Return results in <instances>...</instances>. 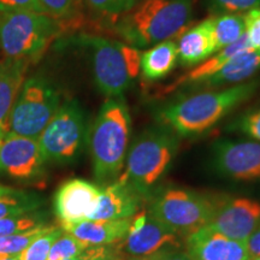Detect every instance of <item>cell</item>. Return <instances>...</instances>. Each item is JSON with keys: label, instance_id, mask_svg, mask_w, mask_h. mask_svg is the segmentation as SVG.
<instances>
[{"label": "cell", "instance_id": "obj_3", "mask_svg": "<svg viewBox=\"0 0 260 260\" xmlns=\"http://www.w3.org/2000/svg\"><path fill=\"white\" fill-rule=\"evenodd\" d=\"M132 118L124 98H107L100 107L89 139L94 176L99 182L118 178L125 164Z\"/></svg>", "mask_w": 260, "mask_h": 260}, {"label": "cell", "instance_id": "obj_35", "mask_svg": "<svg viewBox=\"0 0 260 260\" xmlns=\"http://www.w3.org/2000/svg\"><path fill=\"white\" fill-rule=\"evenodd\" d=\"M135 260H191L187 253L172 248H162L152 254L135 258Z\"/></svg>", "mask_w": 260, "mask_h": 260}, {"label": "cell", "instance_id": "obj_32", "mask_svg": "<svg viewBox=\"0 0 260 260\" xmlns=\"http://www.w3.org/2000/svg\"><path fill=\"white\" fill-rule=\"evenodd\" d=\"M41 12L59 21L76 11L80 0H38Z\"/></svg>", "mask_w": 260, "mask_h": 260}, {"label": "cell", "instance_id": "obj_38", "mask_svg": "<svg viewBox=\"0 0 260 260\" xmlns=\"http://www.w3.org/2000/svg\"><path fill=\"white\" fill-rule=\"evenodd\" d=\"M16 189L11 187H6V186H2L0 184V197H3V195H6V194H10V193H14Z\"/></svg>", "mask_w": 260, "mask_h": 260}, {"label": "cell", "instance_id": "obj_11", "mask_svg": "<svg viewBox=\"0 0 260 260\" xmlns=\"http://www.w3.org/2000/svg\"><path fill=\"white\" fill-rule=\"evenodd\" d=\"M45 164L38 139L6 133L0 146V172L16 180H31L40 176Z\"/></svg>", "mask_w": 260, "mask_h": 260}, {"label": "cell", "instance_id": "obj_18", "mask_svg": "<svg viewBox=\"0 0 260 260\" xmlns=\"http://www.w3.org/2000/svg\"><path fill=\"white\" fill-rule=\"evenodd\" d=\"M130 222L132 218L117 220L88 219L73 225L63 226V230L70 233L89 248L121 242L128 233Z\"/></svg>", "mask_w": 260, "mask_h": 260}, {"label": "cell", "instance_id": "obj_28", "mask_svg": "<svg viewBox=\"0 0 260 260\" xmlns=\"http://www.w3.org/2000/svg\"><path fill=\"white\" fill-rule=\"evenodd\" d=\"M42 219L35 213H23L0 219V237L12 235L42 225Z\"/></svg>", "mask_w": 260, "mask_h": 260}, {"label": "cell", "instance_id": "obj_10", "mask_svg": "<svg viewBox=\"0 0 260 260\" xmlns=\"http://www.w3.org/2000/svg\"><path fill=\"white\" fill-rule=\"evenodd\" d=\"M213 164L233 180H260V141L219 140L213 146Z\"/></svg>", "mask_w": 260, "mask_h": 260}, {"label": "cell", "instance_id": "obj_34", "mask_svg": "<svg viewBox=\"0 0 260 260\" xmlns=\"http://www.w3.org/2000/svg\"><path fill=\"white\" fill-rule=\"evenodd\" d=\"M15 10H34L41 12L38 0H0V12Z\"/></svg>", "mask_w": 260, "mask_h": 260}, {"label": "cell", "instance_id": "obj_17", "mask_svg": "<svg viewBox=\"0 0 260 260\" xmlns=\"http://www.w3.org/2000/svg\"><path fill=\"white\" fill-rule=\"evenodd\" d=\"M260 71V50H246L230 58L218 71L195 84L193 90L218 89L254 79Z\"/></svg>", "mask_w": 260, "mask_h": 260}, {"label": "cell", "instance_id": "obj_22", "mask_svg": "<svg viewBox=\"0 0 260 260\" xmlns=\"http://www.w3.org/2000/svg\"><path fill=\"white\" fill-rule=\"evenodd\" d=\"M29 63V60L12 58L0 60V125L6 123L16 96L25 79Z\"/></svg>", "mask_w": 260, "mask_h": 260}, {"label": "cell", "instance_id": "obj_14", "mask_svg": "<svg viewBox=\"0 0 260 260\" xmlns=\"http://www.w3.org/2000/svg\"><path fill=\"white\" fill-rule=\"evenodd\" d=\"M259 224L260 204L258 201L237 198L219 205L206 228L229 239L246 241Z\"/></svg>", "mask_w": 260, "mask_h": 260}, {"label": "cell", "instance_id": "obj_39", "mask_svg": "<svg viewBox=\"0 0 260 260\" xmlns=\"http://www.w3.org/2000/svg\"><path fill=\"white\" fill-rule=\"evenodd\" d=\"M6 133H8V130H6V125L5 124H2L0 125V146H2V142L3 140H4Z\"/></svg>", "mask_w": 260, "mask_h": 260}, {"label": "cell", "instance_id": "obj_12", "mask_svg": "<svg viewBox=\"0 0 260 260\" xmlns=\"http://www.w3.org/2000/svg\"><path fill=\"white\" fill-rule=\"evenodd\" d=\"M102 188L82 178L64 182L54 195V212L60 226L88 220L99 203Z\"/></svg>", "mask_w": 260, "mask_h": 260}, {"label": "cell", "instance_id": "obj_15", "mask_svg": "<svg viewBox=\"0 0 260 260\" xmlns=\"http://www.w3.org/2000/svg\"><path fill=\"white\" fill-rule=\"evenodd\" d=\"M187 254L191 260H251L246 241L229 239L204 226L187 237Z\"/></svg>", "mask_w": 260, "mask_h": 260}, {"label": "cell", "instance_id": "obj_5", "mask_svg": "<svg viewBox=\"0 0 260 260\" xmlns=\"http://www.w3.org/2000/svg\"><path fill=\"white\" fill-rule=\"evenodd\" d=\"M80 38L90 53L98 89L107 98L122 96L140 74L141 52L139 48L124 41L99 35H82Z\"/></svg>", "mask_w": 260, "mask_h": 260}, {"label": "cell", "instance_id": "obj_24", "mask_svg": "<svg viewBox=\"0 0 260 260\" xmlns=\"http://www.w3.org/2000/svg\"><path fill=\"white\" fill-rule=\"evenodd\" d=\"M41 205L42 200L40 197L16 189L14 193L0 197V219L32 212Z\"/></svg>", "mask_w": 260, "mask_h": 260}, {"label": "cell", "instance_id": "obj_1", "mask_svg": "<svg viewBox=\"0 0 260 260\" xmlns=\"http://www.w3.org/2000/svg\"><path fill=\"white\" fill-rule=\"evenodd\" d=\"M260 88V79L218 89L180 96L159 110L162 125L177 136H198L209 132L241 104L248 102Z\"/></svg>", "mask_w": 260, "mask_h": 260}, {"label": "cell", "instance_id": "obj_25", "mask_svg": "<svg viewBox=\"0 0 260 260\" xmlns=\"http://www.w3.org/2000/svg\"><path fill=\"white\" fill-rule=\"evenodd\" d=\"M63 232L64 230L61 226H48L46 232L42 233L23 252L16 256L19 260H47L52 245L63 234Z\"/></svg>", "mask_w": 260, "mask_h": 260}, {"label": "cell", "instance_id": "obj_30", "mask_svg": "<svg viewBox=\"0 0 260 260\" xmlns=\"http://www.w3.org/2000/svg\"><path fill=\"white\" fill-rule=\"evenodd\" d=\"M229 128L242 133L256 141H260V105L236 118Z\"/></svg>", "mask_w": 260, "mask_h": 260}, {"label": "cell", "instance_id": "obj_31", "mask_svg": "<svg viewBox=\"0 0 260 260\" xmlns=\"http://www.w3.org/2000/svg\"><path fill=\"white\" fill-rule=\"evenodd\" d=\"M214 14H242L260 8V0H209Z\"/></svg>", "mask_w": 260, "mask_h": 260}, {"label": "cell", "instance_id": "obj_33", "mask_svg": "<svg viewBox=\"0 0 260 260\" xmlns=\"http://www.w3.org/2000/svg\"><path fill=\"white\" fill-rule=\"evenodd\" d=\"M246 37L253 50H260V8L245 14Z\"/></svg>", "mask_w": 260, "mask_h": 260}, {"label": "cell", "instance_id": "obj_6", "mask_svg": "<svg viewBox=\"0 0 260 260\" xmlns=\"http://www.w3.org/2000/svg\"><path fill=\"white\" fill-rule=\"evenodd\" d=\"M60 30L59 21L34 10L0 12V52L5 58L38 59Z\"/></svg>", "mask_w": 260, "mask_h": 260}, {"label": "cell", "instance_id": "obj_41", "mask_svg": "<svg viewBox=\"0 0 260 260\" xmlns=\"http://www.w3.org/2000/svg\"><path fill=\"white\" fill-rule=\"evenodd\" d=\"M64 260H81V255L75 256V258H69V259H64Z\"/></svg>", "mask_w": 260, "mask_h": 260}, {"label": "cell", "instance_id": "obj_43", "mask_svg": "<svg viewBox=\"0 0 260 260\" xmlns=\"http://www.w3.org/2000/svg\"><path fill=\"white\" fill-rule=\"evenodd\" d=\"M118 260H119V259H118Z\"/></svg>", "mask_w": 260, "mask_h": 260}, {"label": "cell", "instance_id": "obj_8", "mask_svg": "<svg viewBox=\"0 0 260 260\" xmlns=\"http://www.w3.org/2000/svg\"><path fill=\"white\" fill-rule=\"evenodd\" d=\"M219 205L206 195L172 188L154 198L148 213L176 235L188 237L211 222Z\"/></svg>", "mask_w": 260, "mask_h": 260}, {"label": "cell", "instance_id": "obj_29", "mask_svg": "<svg viewBox=\"0 0 260 260\" xmlns=\"http://www.w3.org/2000/svg\"><path fill=\"white\" fill-rule=\"evenodd\" d=\"M139 0H86L88 8L98 15L119 17L129 11Z\"/></svg>", "mask_w": 260, "mask_h": 260}, {"label": "cell", "instance_id": "obj_23", "mask_svg": "<svg viewBox=\"0 0 260 260\" xmlns=\"http://www.w3.org/2000/svg\"><path fill=\"white\" fill-rule=\"evenodd\" d=\"M210 23L217 51L235 44L246 34L245 15L242 14H218L210 17Z\"/></svg>", "mask_w": 260, "mask_h": 260}, {"label": "cell", "instance_id": "obj_9", "mask_svg": "<svg viewBox=\"0 0 260 260\" xmlns=\"http://www.w3.org/2000/svg\"><path fill=\"white\" fill-rule=\"evenodd\" d=\"M38 140L46 162H71L79 157L86 140V119L79 103L60 104Z\"/></svg>", "mask_w": 260, "mask_h": 260}, {"label": "cell", "instance_id": "obj_16", "mask_svg": "<svg viewBox=\"0 0 260 260\" xmlns=\"http://www.w3.org/2000/svg\"><path fill=\"white\" fill-rule=\"evenodd\" d=\"M140 195L128 182L118 178L102 189L96 210L89 219L117 220L133 218L138 213Z\"/></svg>", "mask_w": 260, "mask_h": 260}, {"label": "cell", "instance_id": "obj_20", "mask_svg": "<svg viewBox=\"0 0 260 260\" xmlns=\"http://www.w3.org/2000/svg\"><path fill=\"white\" fill-rule=\"evenodd\" d=\"M249 48H251V46H249V42L247 40V37L245 34L235 44L230 45V46L223 48V50L217 51L213 56L207 58L203 63L198 64L194 69L188 71L187 74L182 75L175 82L164 87L162 88V94L175 92L177 89H191L200 81H203L204 79H206V77H209L216 73V71H218L230 58L241 53L243 51L249 50Z\"/></svg>", "mask_w": 260, "mask_h": 260}, {"label": "cell", "instance_id": "obj_2", "mask_svg": "<svg viewBox=\"0 0 260 260\" xmlns=\"http://www.w3.org/2000/svg\"><path fill=\"white\" fill-rule=\"evenodd\" d=\"M194 0H141L118 17L115 31L136 48L180 37L193 15Z\"/></svg>", "mask_w": 260, "mask_h": 260}, {"label": "cell", "instance_id": "obj_19", "mask_svg": "<svg viewBox=\"0 0 260 260\" xmlns=\"http://www.w3.org/2000/svg\"><path fill=\"white\" fill-rule=\"evenodd\" d=\"M178 61L183 67H197L216 53V46L211 31L210 18L184 30L176 42Z\"/></svg>", "mask_w": 260, "mask_h": 260}, {"label": "cell", "instance_id": "obj_21", "mask_svg": "<svg viewBox=\"0 0 260 260\" xmlns=\"http://www.w3.org/2000/svg\"><path fill=\"white\" fill-rule=\"evenodd\" d=\"M177 63L176 41L165 40L142 52L140 56V73L146 82H155L167 77Z\"/></svg>", "mask_w": 260, "mask_h": 260}, {"label": "cell", "instance_id": "obj_40", "mask_svg": "<svg viewBox=\"0 0 260 260\" xmlns=\"http://www.w3.org/2000/svg\"><path fill=\"white\" fill-rule=\"evenodd\" d=\"M0 260H19L16 255H3L0 256Z\"/></svg>", "mask_w": 260, "mask_h": 260}, {"label": "cell", "instance_id": "obj_13", "mask_svg": "<svg viewBox=\"0 0 260 260\" xmlns=\"http://www.w3.org/2000/svg\"><path fill=\"white\" fill-rule=\"evenodd\" d=\"M178 245V235L153 218L148 212L135 214L128 233L122 240V248L128 254L141 258Z\"/></svg>", "mask_w": 260, "mask_h": 260}, {"label": "cell", "instance_id": "obj_42", "mask_svg": "<svg viewBox=\"0 0 260 260\" xmlns=\"http://www.w3.org/2000/svg\"><path fill=\"white\" fill-rule=\"evenodd\" d=\"M251 260H260V256H256V258H252Z\"/></svg>", "mask_w": 260, "mask_h": 260}, {"label": "cell", "instance_id": "obj_37", "mask_svg": "<svg viewBox=\"0 0 260 260\" xmlns=\"http://www.w3.org/2000/svg\"><path fill=\"white\" fill-rule=\"evenodd\" d=\"M246 245L251 258L260 256V228H256L252 235L246 240Z\"/></svg>", "mask_w": 260, "mask_h": 260}, {"label": "cell", "instance_id": "obj_4", "mask_svg": "<svg viewBox=\"0 0 260 260\" xmlns=\"http://www.w3.org/2000/svg\"><path fill=\"white\" fill-rule=\"evenodd\" d=\"M177 148V135L168 126L145 130L129 147L125 170L119 177L128 182L140 195H146L167 174Z\"/></svg>", "mask_w": 260, "mask_h": 260}, {"label": "cell", "instance_id": "obj_7", "mask_svg": "<svg viewBox=\"0 0 260 260\" xmlns=\"http://www.w3.org/2000/svg\"><path fill=\"white\" fill-rule=\"evenodd\" d=\"M60 106L59 90L41 75L24 79L11 107L8 133L38 139Z\"/></svg>", "mask_w": 260, "mask_h": 260}, {"label": "cell", "instance_id": "obj_26", "mask_svg": "<svg viewBox=\"0 0 260 260\" xmlns=\"http://www.w3.org/2000/svg\"><path fill=\"white\" fill-rule=\"evenodd\" d=\"M50 225L35 226L25 232L12 234V235L0 237V256L3 255H17L24 251L37 237L48 229Z\"/></svg>", "mask_w": 260, "mask_h": 260}, {"label": "cell", "instance_id": "obj_27", "mask_svg": "<svg viewBox=\"0 0 260 260\" xmlns=\"http://www.w3.org/2000/svg\"><path fill=\"white\" fill-rule=\"evenodd\" d=\"M87 248L88 247L83 245L80 240H77L74 235L64 230L63 234L52 245L47 260H64L75 258V256L82 254Z\"/></svg>", "mask_w": 260, "mask_h": 260}, {"label": "cell", "instance_id": "obj_36", "mask_svg": "<svg viewBox=\"0 0 260 260\" xmlns=\"http://www.w3.org/2000/svg\"><path fill=\"white\" fill-rule=\"evenodd\" d=\"M81 260H118L107 246L89 247L81 254Z\"/></svg>", "mask_w": 260, "mask_h": 260}]
</instances>
